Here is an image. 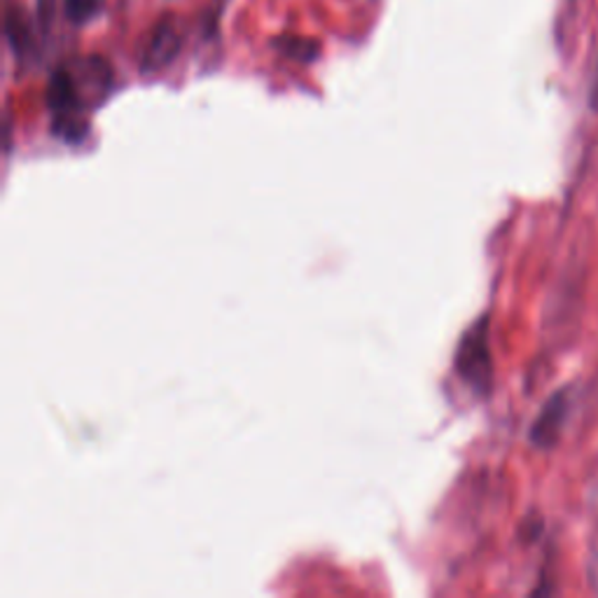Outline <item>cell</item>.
Segmentation results:
<instances>
[{
  "instance_id": "6da1fadb",
  "label": "cell",
  "mask_w": 598,
  "mask_h": 598,
  "mask_svg": "<svg viewBox=\"0 0 598 598\" xmlns=\"http://www.w3.org/2000/svg\"><path fill=\"white\" fill-rule=\"evenodd\" d=\"M112 89V68L103 56H78L56 68L47 85L54 134L75 143L87 134L85 115L99 108Z\"/></svg>"
},
{
  "instance_id": "7a4b0ae2",
  "label": "cell",
  "mask_w": 598,
  "mask_h": 598,
  "mask_svg": "<svg viewBox=\"0 0 598 598\" xmlns=\"http://www.w3.org/2000/svg\"><path fill=\"white\" fill-rule=\"evenodd\" d=\"M456 369L461 379L477 392H489L494 379V361L489 346V318L479 321L463 334L456 351Z\"/></svg>"
},
{
  "instance_id": "3957f363",
  "label": "cell",
  "mask_w": 598,
  "mask_h": 598,
  "mask_svg": "<svg viewBox=\"0 0 598 598\" xmlns=\"http://www.w3.org/2000/svg\"><path fill=\"white\" fill-rule=\"evenodd\" d=\"M182 49V26L178 16L166 14L155 24L153 33H150L147 47L141 56V70L143 73H157L174 64L176 56Z\"/></svg>"
},
{
  "instance_id": "277c9868",
  "label": "cell",
  "mask_w": 598,
  "mask_h": 598,
  "mask_svg": "<svg viewBox=\"0 0 598 598\" xmlns=\"http://www.w3.org/2000/svg\"><path fill=\"white\" fill-rule=\"evenodd\" d=\"M571 411L568 390H556L554 396L540 409L538 419L531 425V442L538 449H554L564 435V428Z\"/></svg>"
},
{
  "instance_id": "5b68a950",
  "label": "cell",
  "mask_w": 598,
  "mask_h": 598,
  "mask_svg": "<svg viewBox=\"0 0 598 598\" xmlns=\"http://www.w3.org/2000/svg\"><path fill=\"white\" fill-rule=\"evenodd\" d=\"M5 35L16 56H24L33 45V24L22 3L5 0Z\"/></svg>"
},
{
  "instance_id": "8992f818",
  "label": "cell",
  "mask_w": 598,
  "mask_h": 598,
  "mask_svg": "<svg viewBox=\"0 0 598 598\" xmlns=\"http://www.w3.org/2000/svg\"><path fill=\"white\" fill-rule=\"evenodd\" d=\"M587 579L589 587L598 594V477L591 494V531L587 542Z\"/></svg>"
},
{
  "instance_id": "52a82bcc",
  "label": "cell",
  "mask_w": 598,
  "mask_h": 598,
  "mask_svg": "<svg viewBox=\"0 0 598 598\" xmlns=\"http://www.w3.org/2000/svg\"><path fill=\"white\" fill-rule=\"evenodd\" d=\"M276 47L284 52L286 56H290V59L295 62H313L318 56V43L313 41H307V37H299V35H284L276 41Z\"/></svg>"
},
{
  "instance_id": "ba28073f",
  "label": "cell",
  "mask_w": 598,
  "mask_h": 598,
  "mask_svg": "<svg viewBox=\"0 0 598 598\" xmlns=\"http://www.w3.org/2000/svg\"><path fill=\"white\" fill-rule=\"evenodd\" d=\"M66 16L73 24H87L103 10V0H64Z\"/></svg>"
},
{
  "instance_id": "9c48e42d",
  "label": "cell",
  "mask_w": 598,
  "mask_h": 598,
  "mask_svg": "<svg viewBox=\"0 0 598 598\" xmlns=\"http://www.w3.org/2000/svg\"><path fill=\"white\" fill-rule=\"evenodd\" d=\"M589 106L594 112H598V56H596L594 75H591V85H589Z\"/></svg>"
}]
</instances>
